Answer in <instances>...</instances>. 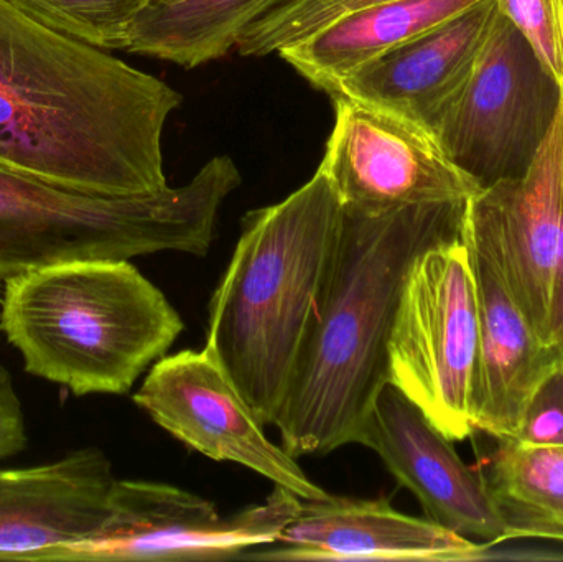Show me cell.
<instances>
[{
	"mask_svg": "<svg viewBox=\"0 0 563 562\" xmlns=\"http://www.w3.org/2000/svg\"><path fill=\"white\" fill-rule=\"evenodd\" d=\"M506 525V541L563 544V448L498 441L479 465Z\"/></svg>",
	"mask_w": 563,
	"mask_h": 562,
	"instance_id": "obj_19",
	"label": "cell"
},
{
	"mask_svg": "<svg viewBox=\"0 0 563 562\" xmlns=\"http://www.w3.org/2000/svg\"><path fill=\"white\" fill-rule=\"evenodd\" d=\"M340 200L318 167L280 203L243 218L214 290L207 346L261 425H274L317 316L340 233Z\"/></svg>",
	"mask_w": 563,
	"mask_h": 562,
	"instance_id": "obj_3",
	"label": "cell"
},
{
	"mask_svg": "<svg viewBox=\"0 0 563 562\" xmlns=\"http://www.w3.org/2000/svg\"><path fill=\"white\" fill-rule=\"evenodd\" d=\"M549 346L563 359V207L554 280H552L551 313H549Z\"/></svg>",
	"mask_w": 563,
	"mask_h": 562,
	"instance_id": "obj_25",
	"label": "cell"
},
{
	"mask_svg": "<svg viewBox=\"0 0 563 562\" xmlns=\"http://www.w3.org/2000/svg\"><path fill=\"white\" fill-rule=\"evenodd\" d=\"M180 104L167 82L0 0L2 167L82 194H158Z\"/></svg>",
	"mask_w": 563,
	"mask_h": 562,
	"instance_id": "obj_1",
	"label": "cell"
},
{
	"mask_svg": "<svg viewBox=\"0 0 563 562\" xmlns=\"http://www.w3.org/2000/svg\"><path fill=\"white\" fill-rule=\"evenodd\" d=\"M562 102L561 85L498 12L472 73L433 134L453 164L485 188L528 172Z\"/></svg>",
	"mask_w": 563,
	"mask_h": 562,
	"instance_id": "obj_7",
	"label": "cell"
},
{
	"mask_svg": "<svg viewBox=\"0 0 563 562\" xmlns=\"http://www.w3.org/2000/svg\"><path fill=\"white\" fill-rule=\"evenodd\" d=\"M301 500L276 485L263 504L223 515L200 495L168 484L118 481L99 533L59 561H228L276 543Z\"/></svg>",
	"mask_w": 563,
	"mask_h": 562,
	"instance_id": "obj_8",
	"label": "cell"
},
{
	"mask_svg": "<svg viewBox=\"0 0 563 562\" xmlns=\"http://www.w3.org/2000/svg\"><path fill=\"white\" fill-rule=\"evenodd\" d=\"M493 547L409 517L386 500L331 497L301 500L297 515L267 550L244 560L260 561H423L492 560Z\"/></svg>",
	"mask_w": 563,
	"mask_h": 562,
	"instance_id": "obj_13",
	"label": "cell"
},
{
	"mask_svg": "<svg viewBox=\"0 0 563 562\" xmlns=\"http://www.w3.org/2000/svg\"><path fill=\"white\" fill-rule=\"evenodd\" d=\"M393 0H282L238 40L243 56H267L301 42L341 16Z\"/></svg>",
	"mask_w": 563,
	"mask_h": 562,
	"instance_id": "obj_21",
	"label": "cell"
},
{
	"mask_svg": "<svg viewBox=\"0 0 563 562\" xmlns=\"http://www.w3.org/2000/svg\"><path fill=\"white\" fill-rule=\"evenodd\" d=\"M563 89V0H496Z\"/></svg>",
	"mask_w": 563,
	"mask_h": 562,
	"instance_id": "obj_22",
	"label": "cell"
},
{
	"mask_svg": "<svg viewBox=\"0 0 563 562\" xmlns=\"http://www.w3.org/2000/svg\"><path fill=\"white\" fill-rule=\"evenodd\" d=\"M462 236L470 251L478 296L476 432L496 441H515L529 399L562 359L529 322L509 287L495 244L465 211Z\"/></svg>",
	"mask_w": 563,
	"mask_h": 562,
	"instance_id": "obj_14",
	"label": "cell"
},
{
	"mask_svg": "<svg viewBox=\"0 0 563 562\" xmlns=\"http://www.w3.org/2000/svg\"><path fill=\"white\" fill-rule=\"evenodd\" d=\"M482 0H393L334 20L279 52L317 89L333 98L341 82L407 40L453 19Z\"/></svg>",
	"mask_w": 563,
	"mask_h": 562,
	"instance_id": "obj_17",
	"label": "cell"
},
{
	"mask_svg": "<svg viewBox=\"0 0 563 562\" xmlns=\"http://www.w3.org/2000/svg\"><path fill=\"white\" fill-rule=\"evenodd\" d=\"M26 448L22 403L13 388L9 372L0 365V461Z\"/></svg>",
	"mask_w": 563,
	"mask_h": 562,
	"instance_id": "obj_24",
	"label": "cell"
},
{
	"mask_svg": "<svg viewBox=\"0 0 563 562\" xmlns=\"http://www.w3.org/2000/svg\"><path fill=\"white\" fill-rule=\"evenodd\" d=\"M152 421L217 462H234L287 488L300 500H323L295 458L264 434V426L207 349L162 356L134 395Z\"/></svg>",
	"mask_w": 563,
	"mask_h": 562,
	"instance_id": "obj_10",
	"label": "cell"
},
{
	"mask_svg": "<svg viewBox=\"0 0 563 562\" xmlns=\"http://www.w3.org/2000/svg\"><path fill=\"white\" fill-rule=\"evenodd\" d=\"M336 121L320 168L341 208L379 214L466 203L482 187L453 164L432 131L379 106L334 96Z\"/></svg>",
	"mask_w": 563,
	"mask_h": 562,
	"instance_id": "obj_9",
	"label": "cell"
},
{
	"mask_svg": "<svg viewBox=\"0 0 563 562\" xmlns=\"http://www.w3.org/2000/svg\"><path fill=\"white\" fill-rule=\"evenodd\" d=\"M516 444L526 448H563L562 362L542 379L526 406Z\"/></svg>",
	"mask_w": 563,
	"mask_h": 562,
	"instance_id": "obj_23",
	"label": "cell"
},
{
	"mask_svg": "<svg viewBox=\"0 0 563 562\" xmlns=\"http://www.w3.org/2000/svg\"><path fill=\"white\" fill-rule=\"evenodd\" d=\"M46 29L101 49H124L132 20L147 0H5Z\"/></svg>",
	"mask_w": 563,
	"mask_h": 562,
	"instance_id": "obj_20",
	"label": "cell"
},
{
	"mask_svg": "<svg viewBox=\"0 0 563 562\" xmlns=\"http://www.w3.org/2000/svg\"><path fill=\"white\" fill-rule=\"evenodd\" d=\"M389 382L450 439L476 434L479 316L462 233L420 253L389 339Z\"/></svg>",
	"mask_w": 563,
	"mask_h": 562,
	"instance_id": "obj_6",
	"label": "cell"
},
{
	"mask_svg": "<svg viewBox=\"0 0 563 562\" xmlns=\"http://www.w3.org/2000/svg\"><path fill=\"white\" fill-rule=\"evenodd\" d=\"M498 12L496 0H482L361 66L334 96L379 106L433 132L472 73Z\"/></svg>",
	"mask_w": 563,
	"mask_h": 562,
	"instance_id": "obj_16",
	"label": "cell"
},
{
	"mask_svg": "<svg viewBox=\"0 0 563 562\" xmlns=\"http://www.w3.org/2000/svg\"><path fill=\"white\" fill-rule=\"evenodd\" d=\"M99 449H79L52 464L0 469V560L59 561L106 524L115 485Z\"/></svg>",
	"mask_w": 563,
	"mask_h": 562,
	"instance_id": "obj_15",
	"label": "cell"
},
{
	"mask_svg": "<svg viewBox=\"0 0 563 562\" xmlns=\"http://www.w3.org/2000/svg\"><path fill=\"white\" fill-rule=\"evenodd\" d=\"M356 444L379 455L412 492L429 520L492 547L506 543V525L482 469L466 464L426 412L387 382L361 426Z\"/></svg>",
	"mask_w": 563,
	"mask_h": 562,
	"instance_id": "obj_11",
	"label": "cell"
},
{
	"mask_svg": "<svg viewBox=\"0 0 563 562\" xmlns=\"http://www.w3.org/2000/svg\"><path fill=\"white\" fill-rule=\"evenodd\" d=\"M241 181L230 155L184 187L135 197L82 194L0 165V279L69 261L207 256L221 205Z\"/></svg>",
	"mask_w": 563,
	"mask_h": 562,
	"instance_id": "obj_5",
	"label": "cell"
},
{
	"mask_svg": "<svg viewBox=\"0 0 563 562\" xmlns=\"http://www.w3.org/2000/svg\"><path fill=\"white\" fill-rule=\"evenodd\" d=\"M563 207V102L525 175L482 188L465 214L498 251L509 287L549 346L552 280Z\"/></svg>",
	"mask_w": 563,
	"mask_h": 562,
	"instance_id": "obj_12",
	"label": "cell"
},
{
	"mask_svg": "<svg viewBox=\"0 0 563 562\" xmlns=\"http://www.w3.org/2000/svg\"><path fill=\"white\" fill-rule=\"evenodd\" d=\"M184 327L129 261H69L10 277L0 312L26 372L76 396L128 395Z\"/></svg>",
	"mask_w": 563,
	"mask_h": 562,
	"instance_id": "obj_4",
	"label": "cell"
},
{
	"mask_svg": "<svg viewBox=\"0 0 563 562\" xmlns=\"http://www.w3.org/2000/svg\"><path fill=\"white\" fill-rule=\"evenodd\" d=\"M562 368H563V359H562Z\"/></svg>",
	"mask_w": 563,
	"mask_h": 562,
	"instance_id": "obj_26",
	"label": "cell"
},
{
	"mask_svg": "<svg viewBox=\"0 0 563 562\" xmlns=\"http://www.w3.org/2000/svg\"><path fill=\"white\" fill-rule=\"evenodd\" d=\"M466 203L369 217L343 210L313 326L274 426L291 458L356 444L389 382V339L407 277L432 244L462 233Z\"/></svg>",
	"mask_w": 563,
	"mask_h": 562,
	"instance_id": "obj_2",
	"label": "cell"
},
{
	"mask_svg": "<svg viewBox=\"0 0 563 562\" xmlns=\"http://www.w3.org/2000/svg\"><path fill=\"white\" fill-rule=\"evenodd\" d=\"M282 0H147L132 20L124 49L197 68L223 58Z\"/></svg>",
	"mask_w": 563,
	"mask_h": 562,
	"instance_id": "obj_18",
	"label": "cell"
}]
</instances>
